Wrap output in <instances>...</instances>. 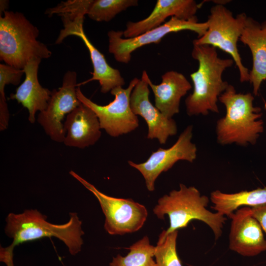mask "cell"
Segmentation results:
<instances>
[{
	"instance_id": "1",
	"label": "cell",
	"mask_w": 266,
	"mask_h": 266,
	"mask_svg": "<svg viewBox=\"0 0 266 266\" xmlns=\"http://www.w3.org/2000/svg\"><path fill=\"white\" fill-rule=\"evenodd\" d=\"M69 216L67 223L57 225L47 222L46 216L37 209H27L19 214L9 213L4 230L13 242L7 247H0V261L7 266H14L13 250L16 246L45 237L58 238L66 245L71 255L78 253L83 244L84 232L77 213L70 212Z\"/></svg>"
},
{
	"instance_id": "2",
	"label": "cell",
	"mask_w": 266,
	"mask_h": 266,
	"mask_svg": "<svg viewBox=\"0 0 266 266\" xmlns=\"http://www.w3.org/2000/svg\"><path fill=\"white\" fill-rule=\"evenodd\" d=\"M193 44L192 56L198 62L199 67L190 75L194 89L185 100L187 113L193 116L206 115L210 111L219 113V97L229 85L223 80L222 75L234 61L219 58L213 46Z\"/></svg>"
},
{
	"instance_id": "3",
	"label": "cell",
	"mask_w": 266,
	"mask_h": 266,
	"mask_svg": "<svg viewBox=\"0 0 266 266\" xmlns=\"http://www.w3.org/2000/svg\"><path fill=\"white\" fill-rule=\"evenodd\" d=\"M209 198L201 195L195 187H187L180 183L178 190H173L158 200L153 212L160 219L165 215L169 219V227L160 235L165 237L169 233L185 228L194 220L201 221L212 230L216 240L222 235L227 218L218 212H212L206 207Z\"/></svg>"
},
{
	"instance_id": "4",
	"label": "cell",
	"mask_w": 266,
	"mask_h": 266,
	"mask_svg": "<svg viewBox=\"0 0 266 266\" xmlns=\"http://www.w3.org/2000/svg\"><path fill=\"white\" fill-rule=\"evenodd\" d=\"M254 98L250 93H237L229 84L219 97L226 107L225 116L216 123L217 142L221 145L235 143L241 146L256 143L264 131V123L259 120L261 109L253 106Z\"/></svg>"
},
{
	"instance_id": "5",
	"label": "cell",
	"mask_w": 266,
	"mask_h": 266,
	"mask_svg": "<svg viewBox=\"0 0 266 266\" xmlns=\"http://www.w3.org/2000/svg\"><path fill=\"white\" fill-rule=\"evenodd\" d=\"M39 31L22 13L5 11L0 16V59L23 69L33 59L50 57L51 51L37 39Z\"/></svg>"
},
{
	"instance_id": "6",
	"label": "cell",
	"mask_w": 266,
	"mask_h": 266,
	"mask_svg": "<svg viewBox=\"0 0 266 266\" xmlns=\"http://www.w3.org/2000/svg\"><path fill=\"white\" fill-rule=\"evenodd\" d=\"M208 28L201 37L193 41L199 45L218 48L231 55L239 73L241 82L249 81L250 71L242 62L237 48V42L242 33L247 16L244 13L234 17L223 4H216L210 11Z\"/></svg>"
},
{
	"instance_id": "7",
	"label": "cell",
	"mask_w": 266,
	"mask_h": 266,
	"mask_svg": "<svg viewBox=\"0 0 266 266\" xmlns=\"http://www.w3.org/2000/svg\"><path fill=\"white\" fill-rule=\"evenodd\" d=\"M69 173L98 199L105 216L104 228L111 235H124L140 229L148 216L145 206L131 199L117 198L107 196L98 190L74 171Z\"/></svg>"
},
{
	"instance_id": "8",
	"label": "cell",
	"mask_w": 266,
	"mask_h": 266,
	"mask_svg": "<svg viewBox=\"0 0 266 266\" xmlns=\"http://www.w3.org/2000/svg\"><path fill=\"white\" fill-rule=\"evenodd\" d=\"M138 80L134 78L126 88L118 87L112 89L110 93L114 99L107 105H100L92 101L83 94L78 86L77 97L96 114L101 129L112 137H118L133 131L139 126L137 116L133 112L130 102L132 92Z\"/></svg>"
},
{
	"instance_id": "9",
	"label": "cell",
	"mask_w": 266,
	"mask_h": 266,
	"mask_svg": "<svg viewBox=\"0 0 266 266\" xmlns=\"http://www.w3.org/2000/svg\"><path fill=\"white\" fill-rule=\"evenodd\" d=\"M208 28L207 21L200 22L198 18L186 20L172 17L160 26L140 35L123 38V31L111 30L107 33L108 51L118 62L128 64L132 53L138 48L151 43H158L167 34L182 31H191L202 36Z\"/></svg>"
},
{
	"instance_id": "10",
	"label": "cell",
	"mask_w": 266,
	"mask_h": 266,
	"mask_svg": "<svg viewBox=\"0 0 266 266\" xmlns=\"http://www.w3.org/2000/svg\"><path fill=\"white\" fill-rule=\"evenodd\" d=\"M192 136L193 126L189 125L170 147L159 148L143 163L136 164L128 161L130 166L142 174L148 191L152 192L155 190V182L159 176L170 169L177 162L186 161L193 163L196 160L197 148L191 141Z\"/></svg>"
},
{
	"instance_id": "11",
	"label": "cell",
	"mask_w": 266,
	"mask_h": 266,
	"mask_svg": "<svg viewBox=\"0 0 266 266\" xmlns=\"http://www.w3.org/2000/svg\"><path fill=\"white\" fill-rule=\"evenodd\" d=\"M77 73L67 71L62 86L52 91L47 108L38 114L37 122L54 141L64 142L66 135L63 123L64 118L81 103L77 97Z\"/></svg>"
},
{
	"instance_id": "12",
	"label": "cell",
	"mask_w": 266,
	"mask_h": 266,
	"mask_svg": "<svg viewBox=\"0 0 266 266\" xmlns=\"http://www.w3.org/2000/svg\"><path fill=\"white\" fill-rule=\"evenodd\" d=\"M229 248L245 257L256 256L266 251V239L251 208L243 206L231 216Z\"/></svg>"
},
{
	"instance_id": "13",
	"label": "cell",
	"mask_w": 266,
	"mask_h": 266,
	"mask_svg": "<svg viewBox=\"0 0 266 266\" xmlns=\"http://www.w3.org/2000/svg\"><path fill=\"white\" fill-rule=\"evenodd\" d=\"M146 80L141 77L134 87L130 98L133 113L142 117L147 123V138L157 139L161 144H165L169 136L177 132L175 121L164 116L149 100L150 91Z\"/></svg>"
},
{
	"instance_id": "14",
	"label": "cell",
	"mask_w": 266,
	"mask_h": 266,
	"mask_svg": "<svg viewBox=\"0 0 266 266\" xmlns=\"http://www.w3.org/2000/svg\"><path fill=\"white\" fill-rule=\"evenodd\" d=\"M200 5L194 0H158L148 17L137 22H128L123 36L132 38L140 35L160 26L168 17L186 20L194 19Z\"/></svg>"
},
{
	"instance_id": "15",
	"label": "cell",
	"mask_w": 266,
	"mask_h": 266,
	"mask_svg": "<svg viewBox=\"0 0 266 266\" xmlns=\"http://www.w3.org/2000/svg\"><path fill=\"white\" fill-rule=\"evenodd\" d=\"M141 77L152 89L155 98V106L166 117L172 118L179 112L181 98L192 88V85L181 73L171 70L162 76L159 84L152 83L145 70Z\"/></svg>"
},
{
	"instance_id": "16",
	"label": "cell",
	"mask_w": 266,
	"mask_h": 266,
	"mask_svg": "<svg viewBox=\"0 0 266 266\" xmlns=\"http://www.w3.org/2000/svg\"><path fill=\"white\" fill-rule=\"evenodd\" d=\"M65 145L83 149L94 145L101 134L98 117L89 107L81 103L66 116L64 123Z\"/></svg>"
},
{
	"instance_id": "17",
	"label": "cell",
	"mask_w": 266,
	"mask_h": 266,
	"mask_svg": "<svg viewBox=\"0 0 266 266\" xmlns=\"http://www.w3.org/2000/svg\"><path fill=\"white\" fill-rule=\"evenodd\" d=\"M41 60L33 59L30 60L24 68L25 78L23 83L17 88L14 94H11L10 99L16 100L29 112L28 120L33 124L37 111L45 110L50 99L52 91L43 88L38 79V69Z\"/></svg>"
},
{
	"instance_id": "18",
	"label": "cell",
	"mask_w": 266,
	"mask_h": 266,
	"mask_svg": "<svg viewBox=\"0 0 266 266\" xmlns=\"http://www.w3.org/2000/svg\"><path fill=\"white\" fill-rule=\"evenodd\" d=\"M239 40L251 52L253 65L249 82L253 86L254 95L256 96L262 82L266 80V22L261 25L247 16Z\"/></svg>"
},
{
	"instance_id": "19",
	"label": "cell",
	"mask_w": 266,
	"mask_h": 266,
	"mask_svg": "<svg viewBox=\"0 0 266 266\" xmlns=\"http://www.w3.org/2000/svg\"><path fill=\"white\" fill-rule=\"evenodd\" d=\"M93 0H68L46 10L45 14L49 17L57 14L61 17L63 23L64 29L61 30L56 44L61 43L66 37L76 35L83 30L84 16L87 15Z\"/></svg>"
},
{
	"instance_id": "20",
	"label": "cell",
	"mask_w": 266,
	"mask_h": 266,
	"mask_svg": "<svg viewBox=\"0 0 266 266\" xmlns=\"http://www.w3.org/2000/svg\"><path fill=\"white\" fill-rule=\"evenodd\" d=\"M87 47L90 55L93 66L92 77L79 85H83L92 81H98L100 86V91L106 94L112 89L122 87L125 81L117 69L112 67L107 63L103 55L91 42L84 30L76 34Z\"/></svg>"
},
{
	"instance_id": "21",
	"label": "cell",
	"mask_w": 266,
	"mask_h": 266,
	"mask_svg": "<svg viewBox=\"0 0 266 266\" xmlns=\"http://www.w3.org/2000/svg\"><path fill=\"white\" fill-rule=\"evenodd\" d=\"M210 199L213 204V209L230 218L241 207H252L266 204V187L231 194L215 190L211 193Z\"/></svg>"
},
{
	"instance_id": "22",
	"label": "cell",
	"mask_w": 266,
	"mask_h": 266,
	"mask_svg": "<svg viewBox=\"0 0 266 266\" xmlns=\"http://www.w3.org/2000/svg\"><path fill=\"white\" fill-rule=\"evenodd\" d=\"M130 251L125 257L118 254L113 258L110 266H156L154 260L155 246L150 244L146 235L131 246Z\"/></svg>"
},
{
	"instance_id": "23",
	"label": "cell",
	"mask_w": 266,
	"mask_h": 266,
	"mask_svg": "<svg viewBox=\"0 0 266 266\" xmlns=\"http://www.w3.org/2000/svg\"><path fill=\"white\" fill-rule=\"evenodd\" d=\"M137 5V0H93L87 15L97 22H109L128 8Z\"/></svg>"
},
{
	"instance_id": "24",
	"label": "cell",
	"mask_w": 266,
	"mask_h": 266,
	"mask_svg": "<svg viewBox=\"0 0 266 266\" xmlns=\"http://www.w3.org/2000/svg\"><path fill=\"white\" fill-rule=\"evenodd\" d=\"M178 231L163 237L160 234L154 252L156 266H182L176 250Z\"/></svg>"
},
{
	"instance_id": "25",
	"label": "cell",
	"mask_w": 266,
	"mask_h": 266,
	"mask_svg": "<svg viewBox=\"0 0 266 266\" xmlns=\"http://www.w3.org/2000/svg\"><path fill=\"white\" fill-rule=\"evenodd\" d=\"M24 73V69H18L7 64H0V100L6 101L4 93L5 86L9 84L18 85Z\"/></svg>"
},
{
	"instance_id": "26",
	"label": "cell",
	"mask_w": 266,
	"mask_h": 266,
	"mask_svg": "<svg viewBox=\"0 0 266 266\" xmlns=\"http://www.w3.org/2000/svg\"><path fill=\"white\" fill-rule=\"evenodd\" d=\"M251 208L253 217L258 221L266 234V204Z\"/></svg>"
},
{
	"instance_id": "27",
	"label": "cell",
	"mask_w": 266,
	"mask_h": 266,
	"mask_svg": "<svg viewBox=\"0 0 266 266\" xmlns=\"http://www.w3.org/2000/svg\"><path fill=\"white\" fill-rule=\"evenodd\" d=\"M8 1L4 0H0V16L1 15L2 13H4V11H7L8 7Z\"/></svg>"
}]
</instances>
